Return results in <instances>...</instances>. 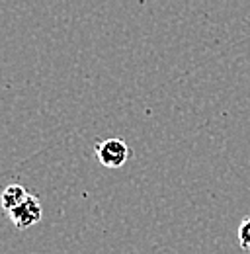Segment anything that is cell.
<instances>
[{"mask_svg":"<svg viewBox=\"0 0 250 254\" xmlns=\"http://www.w3.org/2000/svg\"><path fill=\"white\" fill-rule=\"evenodd\" d=\"M131 151L122 139H106L96 147V157L106 168H120L129 159Z\"/></svg>","mask_w":250,"mask_h":254,"instance_id":"6da1fadb","label":"cell"},{"mask_svg":"<svg viewBox=\"0 0 250 254\" xmlns=\"http://www.w3.org/2000/svg\"><path fill=\"white\" fill-rule=\"evenodd\" d=\"M8 215H10L12 223H14L18 229H28V227H33L35 223L41 221V217H43V209H41L39 199L30 193L18 207H14Z\"/></svg>","mask_w":250,"mask_h":254,"instance_id":"7a4b0ae2","label":"cell"},{"mask_svg":"<svg viewBox=\"0 0 250 254\" xmlns=\"http://www.w3.org/2000/svg\"><path fill=\"white\" fill-rule=\"evenodd\" d=\"M30 193L22 184H8L4 190L0 191V207L4 211H12L14 207H18Z\"/></svg>","mask_w":250,"mask_h":254,"instance_id":"3957f363","label":"cell"},{"mask_svg":"<svg viewBox=\"0 0 250 254\" xmlns=\"http://www.w3.org/2000/svg\"><path fill=\"white\" fill-rule=\"evenodd\" d=\"M239 245L245 251H250V217H245L239 225Z\"/></svg>","mask_w":250,"mask_h":254,"instance_id":"277c9868","label":"cell"}]
</instances>
